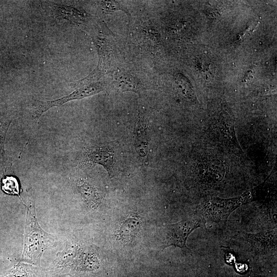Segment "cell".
I'll return each instance as SVG.
<instances>
[{"label": "cell", "mask_w": 277, "mask_h": 277, "mask_svg": "<svg viewBox=\"0 0 277 277\" xmlns=\"http://www.w3.org/2000/svg\"><path fill=\"white\" fill-rule=\"evenodd\" d=\"M2 277H35L31 268L19 262L8 270Z\"/></svg>", "instance_id": "19"}, {"label": "cell", "mask_w": 277, "mask_h": 277, "mask_svg": "<svg viewBox=\"0 0 277 277\" xmlns=\"http://www.w3.org/2000/svg\"><path fill=\"white\" fill-rule=\"evenodd\" d=\"M243 238L251 245L255 252L267 254L276 250V233L266 232L251 234L245 233Z\"/></svg>", "instance_id": "9"}, {"label": "cell", "mask_w": 277, "mask_h": 277, "mask_svg": "<svg viewBox=\"0 0 277 277\" xmlns=\"http://www.w3.org/2000/svg\"><path fill=\"white\" fill-rule=\"evenodd\" d=\"M51 6L56 17L68 19L75 25L82 26L90 19L91 15L84 10L71 6L53 3Z\"/></svg>", "instance_id": "11"}, {"label": "cell", "mask_w": 277, "mask_h": 277, "mask_svg": "<svg viewBox=\"0 0 277 277\" xmlns=\"http://www.w3.org/2000/svg\"><path fill=\"white\" fill-rule=\"evenodd\" d=\"M102 12L106 14L114 13L117 11H122L125 13L128 17L131 14L127 7L122 3L116 1H100L97 2Z\"/></svg>", "instance_id": "17"}, {"label": "cell", "mask_w": 277, "mask_h": 277, "mask_svg": "<svg viewBox=\"0 0 277 277\" xmlns=\"http://www.w3.org/2000/svg\"><path fill=\"white\" fill-rule=\"evenodd\" d=\"M77 190L85 204L89 207L96 208L101 202L102 196L96 188L83 179L76 182Z\"/></svg>", "instance_id": "13"}, {"label": "cell", "mask_w": 277, "mask_h": 277, "mask_svg": "<svg viewBox=\"0 0 277 277\" xmlns=\"http://www.w3.org/2000/svg\"><path fill=\"white\" fill-rule=\"evenodd\" d=\"M27 208L24 249L19 262L39 266L43 252L55 239L40 226L31 201H29Z\"/></svg>", "instance_id": "1"}, {"label": "cell", "mask_w": 277, "mask_h": 277, "mask_svg": "<svg viewBox=\"0 0 277 277\" xmlns=\"http://www.w3.org/2000/svg\"><path fill=\"white\" fill-rule=\"evenodd\" d=\"M114 84L122 92L129 91L140 95L143 91L152 89V85L129 72H116L113 77Z\"/></svg>", "instance_id": "7"}, {"label": "cell", "mask_w": 277, "mask_h": 277, "mask_svg": "<svg viewBox=\"0 0 277 277\" xmlns=\"http://www.w3.org/2000/svg\"><path fill=\"white\" fill-rule=\"evenodd\" d=\"M174 83L181 93L187 99L194 101L196 96L194 89L188 79L181 73L175 74Z\"/></svg>", "instance_id": "16"}, {"label": "cell", "mask_w": 277, "mask_h": 277, "mask_svg": "<svg viewBox=\"0 0 277 277\" xmlns=\"http://www.w3.org/2000/svg\"><path fill=\"white\" fill-rule=\"evenodd\" d=\"M252 191H247L239 197L232 199L213 197L209 200L203 206L205 218L225 226L231 213L252 200Z\"/></svg>", "instance_id": "2"}, {"label": "cell", "mask_w": 277, "mask_h": 277, "mask_svg": "<svg viewBox=\"0 0 277 277\" xmlns=\"http://www.w3.org/2000/svg\"><path fill=\"white\" fill-rule=\"evenodd\" d=\"M1 188L5 193L11 195H17L21 200L20 186L18 180L13 176H5L1 181Z\"/></svg>", "instance_id": "18"}, {"label": "cell", "mask_w": 277, "mask_h": 277, "mask_svg": "<svg viewBox=\"0 0 277 277\" xmlns=\"http://www.w3.org/2000/svg\"><path fill=\"white\" fill-rule=\"evenodd\" d=\"M200 173L205 179L219 182L224 176L225 168L222 162L217 158L208 156L200 163Z\"/></svg>", "instance_id": "12"}, {"label": "cell", "mask_w": 277, "mask_h": 277, "mask_svg": "<svg viewBox=\"0 0 277 277\" xmlns=\"http://www.w3.org/2000/svg\"><path fill=\"white\" fill-rule=\"evenodd\" d=\"M114 162L113 151L108 147H101L88 151L82 161V164L84 166L96 164L101 165L111 177L113 174Z\"/></svg>", "instance_id": "8"}, {"label": "cell", "mask_w": 277, "mask_h": 277, "mask_svg": "<svg viewBox=\"0 0 277 277\" xmlns=\"http://www.w3.org/2000/svg\"><path fill=\"white\" fill-rule=\"evenodd\" d=\"M106 88L105 82H96L79 87L70 94L58 99L47 101H35L33 103V117L35 119H39L52 107L61 106L70 101L81 100L95 95L105 90Z\"/></svg>", "instance_id": "4"}, {"label": "cell", "mask_w": 277, "mask_h": 277, "mask_svg": "<svg viewBox=\"0 0 277 277\" xmlns=\"http://www.w3.org/2000/svg\"><path fill=\"white\" fill-rule=\"evenodd\" d=\"M12 120L7 116H0V176L4 175L6 170L5 143L6 137Z\"/></svg>", "instance_id": "15"}, {"label": "cell", "mask_w": 277, "mask_h": 277, "mask_svg": "<svg viewBox=\"0 0 277 277\" xmlns=\"http://www.w3.org/2000/svg\"><path fill=\"white\" fill-rule=\"evenodd\" d=\"M250 72H249L247 74V76H246L245 80L247 81L248 79L250 80L251 78L252 77V74H251V71H250Z\"/></svg>", "instance_id": "21"}, {"label": "cell", "mask_w": 277, "mask_h": 277, "mask_svg": "<svg viewBox=\"0 0 277 277\" xmlns=\"http://www.w3.org/2000/svg\"><path fill=\"white\" fill-rule=\"evenodd\" d=\"M141 221L138 217H131L126 220L118 230V236L124 243H130L138 233Z\"/></svg>", "instance_id": "14"}, {"label": "cell", "mask_w": 277, "mask_h": 277, "mask_svg": "<svg viewBox=\"0 0 277 277\" xmlns=\"http://www.w3.org/2000/svg\"><path fill=\"white\" fill-rule=\"evenodd\" d=\"M202 224L197 221L185 220L169 225L167 228L164 248L174 246L186 247V241L189 234Z\"/></svg>", "instance_id": "6"}, {"label": "cell", "mask_w": 277, "mask_h": 277, "mask_svg": "<svg viewBox=\"0 0 277 277\" xmlns=\"http://www.w3.org/2000/svg\"><path fill=\"white\" fill-rule=\"evenodd\" d=\"M212 132L215 140L221 144L235 148H241L238 143L233 120L226 111L220 112L213 121Z\"/></svg>", "instance_id": "5"}, {"label": "cell", "mask_w": 277, "mask_h": 277, "mask_svg": "<svg viewBox=\"0 0 277 277\" xmlns=\"http://www.w3.org/2000/svg\"><path fill=\"white\" fill-rule=\"evenodd\" d=\"M147 122L142 111L138 113L134 133V147L138 156L146 160L148 153L149 137Z\"/></svg>", "instance_id": "10"}, {"label": "cell", "mask_w": 277, "mask_h": 277, "mask_svg": "<svg viewBox=\"0 0 277 277\" xmlns=\"http://www.w3.org/2000/svg\"><path fill=\"white\" fill-rule=\"evenodd\" d=\"M196 67L198 69L203 72L208 71L210 66V61L206 56H201L196 60Z\"/></svg>", "instance_id": "20"}, {"label": "cell", "mask_w": 277, "mask_h": 277, "mask_svg": "<svg viewBox=\"0 0 277 277\" xmlns=\"http://www.w3.org/2000/svg\"><path fill=\"white\" fill-rule=\"evenodd\" d=\"M98 55V63L96 68L86 77L73 83V87L78 88L89 84L97 82L102 76L108 73L114 59V49L110 41L100 35L92 37Z\"/></svg>", "instance_id": "3"}]
</instances>
